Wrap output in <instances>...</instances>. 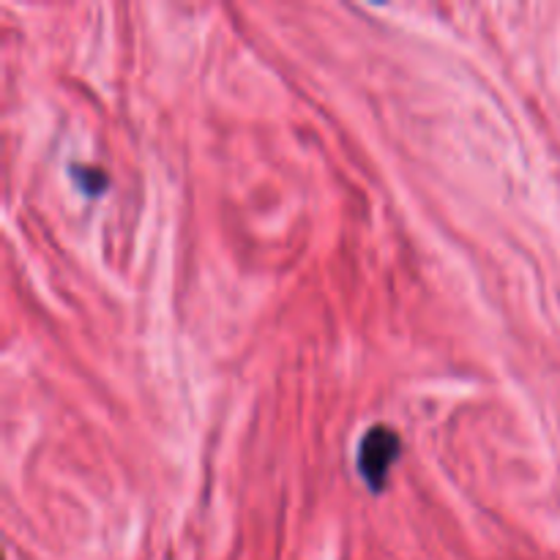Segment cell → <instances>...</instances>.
I'll use <instances>...</instances> for the list:
<instances>
[{"label": "cell", "mask_w": 560, "mask_h": 560, "mask_svg": "<svg viewBox=\"0 0 560 560\" xmlns=\"http://www.w3.org/2000/svg\"><path fill=\"white\" fill-rule=\"evenodd\" d=\"M399 452H402V438L388 424H375L364 432L359 446V474L370 490L381 492L386 487Z\"/></svg>", "instance_id": "1"}]
</instances>
